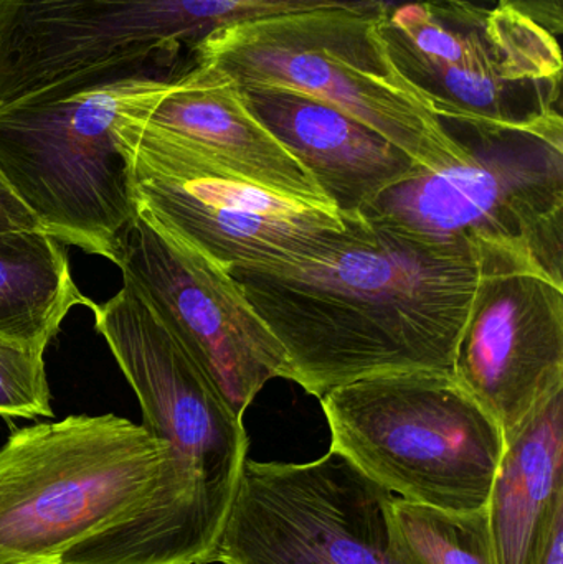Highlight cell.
Here are the masks:
<instances>
[{
	"mask_svg": "<svg viewBox=\"0 0 563 564\" xmlns=\"http://www.w3.org/2000/svg\"><path fill=\"white\" fill-rule=\"evenodd\" d=\"M316 260L281 270H231L245 297L314 397L399 371L453 373L478 263L364 215Z\"/></svg>",
	"mask_w": 563,
	"mask_h": 564,
	"instance_id": "6da1fadb",
	"label": "cell"
},
{
	"mask_svg": "<svg viewBox=\"0 0 563 564\" xmlns=\"http://www.w3.org/2000/svg\"><path fill=\"white\" fill-rule=\"evenodd\" d=\"M465 128V139L450 131L463 161L422 169L360 215L469 254L481 274L531 273L563 288V132Z\"/></svg>",
	"mask_w": 563,
	"mask_h": 564,
	"instance_id": "7a4b0ae2",
	"label": "cell"
},
{
	"mask_svg": "<svg viewBox=\"0 0 563 564\" xmlns=\"http://www.w3.org/2000/svg\"><path fill=\"white\" fill-rule=\"evenodd\" d=\"M389 9L280 13L220 26L191 50L238 86L304 93L366 122L425 169L466 158V148L397 68L383 40Z\"/></svg>",
	"mask_w": 563,
	"mask_h": 564,
	"instance_id": "3957f363",
	"label": "cell"
},
{
	"mask_svg": "<svg viewBox=\"0 0 563 564\" xmlns=\"http://www.w3.org/2000/svg\"><path fill=\"white\" fill-rule=\"evenodd\" d=\"M169 466L165 441L116 414L13 431L0 449V564H62L134 517Z\"/></svg>",
	"mask_w": 563,
	"mask_h": 564,
	"instance_id": "277c9868",
	"label": "cell"
},
{
	"mask_svg": "<svg viewBox=\"0 0 563 564\" xmlns=\"http://www.w3.org/2000/svg\"><path fill=\"white\" fill-rule=\"evenodd\" d=\"M397 68L443 122L563 132L559 39L529 17L472 0H423L383 13Z\"/></svg>",
	"mask_w": 563,
	"mask_h": 564,
	"instance_id": "5b68a950",
	"label": "cell"
},
{
	"mask_svg": "<svg viewBox=\"0 0 563 564\" xmlns=\"http://www.w3.org/2000/svg\"><path fill=\"white\" fill-rule=\"evenodd\" d=\"M320 400L331 447L400 499L452 512L488 506L505 434L455 375H377Z\"/></svg>",
	"mask_w": 563,
	"mask_h": 564,
	"instance_id": "8992f818",
	"label": "cell"
},
{
	"mask_svg": "<svg viewBox=\"0 0 563 564\" xmlns=\"http://www.w3.org/2000/svg\"><path fill=\"white\" fill-rule=\"evenodd\" d=\"M112 132L138 207L228 273L306 263L346 238L336 208L248 182L124 111Z\"/></svg>",
	"mask_w": 563,
	"mask_h": 564,
	"instance_id": "52a82bcc",
	"label": "cell"
},
{
	"mask_svg": "<svg viewBox=\"0 0 563 564\" xmlns=\"http://www.w3.org/2000/svg\"><path fill=\"white\" fill-rule=\"evenodd\" d=\"M164 79H122L0 109V174L43 230L111 261L138 214L112 128Z\"/></svg>",
	"mask_w": 563,
	"mask_h": 564,
	"instance_id": "ba28073f",
	"label": "cell"
},
{
	"mask_svg": "<svg viewBox=\"0 0 563 564\" xmlns=\"http://www.w3.org/2000/svg\"><path fill=\"white\" fill-rule=\"evenodd\" d=\"M393 499L333 447L306 464L247 459L210 563L405 564Z\"/></svg>",
	"mask_w": 563,
	"mask_h": 564,
	"instance_id": "9c48e42d",
	"label": "cell"
},
{
	"mask_svg": "<svg viewBox=\"0 0 563 564\" xmlns=\"http://www.w3.org/2000/svg\"><path fill=\"white\" fill-rule=\"evenodd\" d=\"M111 261L238 416L268 381H293L286 351L230 273L144 208L138 207Z\"/></svg>",
	"mask_w": 563,
	"mask_h": 564,
	"instance_id": "30bf717a",
	"label": "cell"
},
{
	"mask_svg": "<svg viewBox=\"0 0 563 564\" xmlns=\"http://www.w3.org/2000/svg\"><path fill=\"white\" fill-rule=\"evenodd\" d=\"M124 282V281H122ZM89 311L142 410V426L175 453L240 480L248 454L243 417L131 284Z\"/></svg>",
	"mask_w": 563,
	"mask_h": 564,
	"instance_id": "8fae6325",
	"label": "cell"
},
{
	"mask_svg": "<svg viewBox=\"0 0 563 564\" xmlns=\"http://www.w3.org/2000/svg\"><path fill=\"white\" fill-rule=\"evenodd\" d=\"M453 375L511 433L563 387V288L531 273L479 274Z\"/></svg>",
	"mask_w": 563,
	"mask_h": 564,
	"instance_id": "7c38bea8",
	"label": "cell"
},
{
	"mask_svg": "<svg viewBox=\"0 0 563 564\" xmlns=\"http://www.w3.org/2000/svg\"><path fill=\"white\" fill-rule=\"evenodd\" d=\"M124 115L178 139L260 187L333 207L303 165L255 118L237 83L217 69L192 63L132 102Z\"/></svg>",
	"mask_w": 563,
	"mask_h": 564,
	"instance_id": "4fadbf2b",
	"label": "cell"
},
{
	"mask_svg": "<svg viewBox=\"0 0 563 564\" xmlns=\"http://www.w3.org/2000/svg\"><path fill=\"white\" fill-rule=\"evenodd\" d=\"M255 118L314 178L343 217L422 171L405 151L343 109L280 86H238Z\"/></svg>",
	"mask_w": 563,
	"mask_h": 564,
	"instance_id": "5bb4252c",
	"label": "cell"
},
{
	"mask_svg": "<svg viewBox=\"0 0 563 564\" xmlns=\"http://www.w3.org/2000/svg\"><path fill=\"white\" fill-rule=\"evenodd\" d=\"M486 509L498 564H539L563 513V387L506 434Z\"/></svg>",
	"mask_w": 563,
	"mask_h": 564,
	"instance_id": "9a60e30c",
	"label": "cell"
},
{
	"mask_svg": "<svg viewBox=\"0 0 563 564\" xmlns=\"http://www.w3.org/2000/svg\"><path fill=\"white\" fill-rule=\"evenodd\" d=\"M93 304L73 281L63 241L43 228L0 234V335L46 347L75 305Z\"/></svg>",
	"mask_w": 563,
	"mask_h": 564,
	"instance_id": "2e32d148",
	"label": "cell"
},
{
	"mask_svg": "<svg viewBox=\"0 0 563 564\" xmlns=\"http://www.w3.org/2000/svg\"><path fill=\"white\" fill-rule=\"evenodd\" d=\"M392 519L405 564H498L486 507L452 512L393 499Z\"/></svg>",
	"mask_w": 563,
	"mask_h": 564,
	"instance_id": "e0dca14e",
	"label": "cell"
},
{
	"mask_svg": "<svg viewBox=\"0 0 563 564\" xmlns=\"http://www.w3.org/2000/svg\"><path fill=\"white\" fill-rule=\"evenodd\" d=\"M43 345L0 335V416L52 417Z\"/></svg>",
	"mask_w": 563,
	"mask_h": 564,
	"instance_id": "ac0fdd59",
	"label": "cell"
},
{
	"mask_svg": "<svg viewBox=\"0 0 563 564\" xmlns=\"http://www.w3.org/2000/svg\"><path fill=\"white\" fill-rule=\"evenodd\" d=\"M496 6L529 17L557 39L563 33V0H498Z\"/></svg>",
	"mask_w": 563,
	"mask_h": 564,
	"instance_id": "d6986e66",
	"label": "cell"
},
{
	"mask_svg": "<svg viewBox=\"0 0 563 564\" xmlns=\"http://www.w3.org/2000/svg\"><path fill=\"white\" fill-rule=\"evenodd\" d=\"M35 228H42V225L0 174V234Z\"/></svg>",
	"mask_w": 563,
	"mask_h": 564,
	"instance_id": "ffe728a7",
	"label": "cell"
},
{
	"mask_svg": "<svg viewBox=\"0 0 563 564\" xmlns=\"http://www.w3.org/2000/svg\"><path fill=\"white\" fill-rule=\"evenodd\" d=\"M539 564H563V513L552 525Z\"/></svg>",
	"mask_w": 563,
	"mask_h": 564,
	"instance_id": "44dd1931",
	"label": "cell"
}]
</instances>
